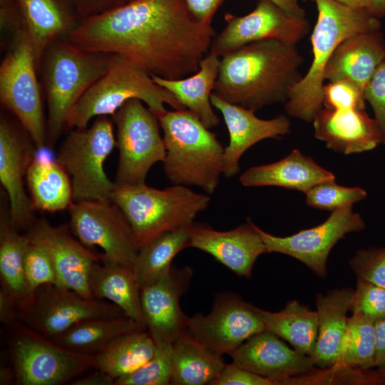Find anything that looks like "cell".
I'll return each mask as SVG.
<instances>
[{
  "mask_svg": "<svg viewBox=\"0 0 385 385\" xmlns=\"http://www.w3.org/2000/svg\"><path fill=\"white\" fill-rule=\"evenodd\" d=\"M36 146L29 133L4 115L0 119V182L9 201L14 225L27 230L36 220L35 210L24 186V176L35 158Z\"/></svg>",
  "mask_w": 385,
  "mask_h": 385,
  "instance_id": "17",
  "label": "cell"
},
{
  "mask_svg": "<svg viewBox=\"0 0 385 385\" xmlns=\"http://www.w3.org/2000/svg\"><path fill=\"white\" fill-rule=\"evenodd\" d=\"M323 107L332 109H365L364 93L347 80L328 82L322 90Z\"/></svg>",
  "mask_w": 385,
  "mask_h": 385,
  "instance_id": "43",
  "label": "cell"
},
{
  "mask_svg": "<svg viewBox=\"0 0 385 385\" xmlns=\"http://www.w3.org/2000/svg\"><path fill=\"white\" fill-rule=\"evenodd\" d=\"M173 344H156L153 356L130 374L115 380V385H168L172 374Z\"/></svg>",
  "mask_w": 385,
  "mask_h": 385,
  "instance_id": "38",
  "label": "cell"
},
{
  "mask_svg": "<svg viewBox=\"0 0 385 385\" xmlns=\"http://www.w3.org/2000/svg\"><path fill=\"white\" fill-rule=\"evenodd\" d=\"M369 12L380 19L385 16V0H368Z\"/></svg>",
  "mask_w": 385,
  "mask_h": 385,
  "instance_id": "53",
  "label": "cell"
},
{
  "mask_svg": "<svg viewBox=\"0 0 385 385\" xmlns=\"http://www.w3.org/2000/svg\"><path fill=\"white\" fill-rule=\"evenodd\" d=\"M314 136L328 148L344 155L360 153L381 144L376 122L365 109L323 107L314 118Z\"/></svg>",
  "mask_w": 385,
  "mask_h": 385,
  "instance_id": "23",
  "label": "cell"
},
{
  "mask_svg": "<svg viewBox=\"0 0 385 385\" xmlns=\"http://www.w3.org/2000/svg\"><path fill=\"white\" fill-rule=\"evenodd\" d=\"M192 223L157 236L141 246L133 265L140 288L165 274L176 255L188 247Z\"/></svg>",
  "mask_w": 385,
  "mask_h": 385,
  "instance_id": "35",
  "label": "cell"
},
{
  "mask_svg": "<svg viewBox=\"0 0 385 385\" xmlns=\"http://www.w3.org/2000/svg\"><path fill=\"white\" fill-rule=\"evenodd\" d=\"M303 63L296 43L278 39L252 42L220 57L213 93L254 112L285 103L302 77Z\"/></svg>",
  "mask_w": 385,
  "mask_h": 385,
  "instance_id": "2",
  "label": "cell"
},
{
  "mask_svg": "<svg viewBox=\"0 0 385 385\" xmlns=\"http://www.w3.org/2000/svg\"><path fill=\"white\" fill-rule=\"evenodd\" d=\"M374 323L366 317L352 314L342 338L334 367L369 369L374 366Z\"/></svg>",
  "mask_w": 385,
  "mask_h": 385,
  "instance_id": "37",
  "label": "cell"
},
{
  "mask_svg": "<svg viewBox=\"0 0 385 385\" xmlns=\"http://www.w3.org/2000/svg\"><path fill=\"white\" fill-rule=\"evenodd\" d=\"M220 64V57L208 53L200 61L199 69L190 76L178 79H166L155 76L152 78L210 129L217 126L220 121L210 101Z\"/></svg>",
  "mask_w": 385,
  "mask_h": 385,
  "instance_id": "29",
  "label": "cell"
},
{
  "mask_svg": "<svg viewBox=\"0 0 385 385\" xmlns=\"http://www.w3.org/2000/svg\"><path fill=\"white\" fill-rule=\"evenodd\" d=\"M71 1V0H70Z\"/></svg>",
  "mask_w": 385,
  "mask_h": 385,
  "instance_id": "56",
  "label": "cell"
},
{
  "mask_svg": "<svg viewBox=\"0 0 385 385\" xmlns=\"http://www.w3.org/2000/svg\"><path fill=\"white\" fill-rule=\"evenodd\" d=\"M88 283L93 298L116 305L126 316L145 329L141 307V288L133 266L116 263L100 253V260L90 272Z\"/></svg>",
  "mask_w": 385,
  "mask_h": 385,
  "instance_id": "27",
  "label": "cell"
},
{
  "mask_svg": "<svg viewBox=\"0 0 385 385\" xmlns=\"http://www.w3.org/2000/svg\"><path fill=\"white\" fill-rule=\"evenodd\" d=\"M317 19L310 36L312 61L307 73L291 88L285 103L291 117L312 123L323 108L324 73L332 55L346 38L381 29L379 19L367 9L351 8L334 0H310Z\"/></svg>",
  "mask_w": 385,
  "mask_h": 385,
  "instance_id": "3",
  "label": "cell"
},
{
  "mask_svg": "<svg viewBox=\"0 0 385 385\" xmlns=\"http://www.w3.org/2000/svg\"><path fill=\"white\" fill-rule=\"evenodd\" d=\"M30 199L35 210L54 212L68 210L73 202L71 178L56 160L34 158L26 173Z\"/></svg>",
  "mask_w": 385,
  "mask_h": 385,
  "instance_id": "31",
  "label": "cell"
},
{
  "mask_svg": "<svg viewBox=\"0 0 385 385\" xmlns=\"http://www.w3.org/2000/svg\"><path fill=\"white\" fill-rule=\"evenodd\" d=\"M138 330L146 329L126 315L98 317L79 322L51 339L70 350L94 356L117 337Z\"/></svg>",
  "mask_w": 385,
  "mask_h": 385,
  "instance_id": "33",
  "label": "cell"
},
{
  "mask_svg": "<svg viewBox=\"0 0 385 385\" xmlns=\"http://www.w3.org/2000/svg\"><path fill=\"white\" fill-rule=\"evenodd\" d=\"M34 48L26 27L12 36L0 65V101L30 135L36 149L46 147L41 86Z\"/></svg>",
  "mask_w": 385,
  "mask_h": 385,
  "instance_id": "9",
  "label": "cell"
},
{
  "mask_svg": "<svg viewBox=\"0 0 385 385\" xmlns=\"http://www.w3.org/2000/svg\"><path fill=\"white\" fill-rule=\"evenodd\" d=\"M125 315L116 305L86 298L58 284H47L21 299L16 323L49 339L62 334L83 320Z\"/></svg>",
  "mask_w": 385,
  "mask_h": 385,
  "instance_id": "11",
  "label": "cell"
},
{
  "mask_svg": "<svg viewBox=\"0 0 385 385\" xmlns=\"http://www.w3.org/2000/svg\"><path fill=\"white\" fill-rule=\"evenodd\" d=\"M278 6L286 11L287 12L299 16L305 17V11L300 6V2H304L306 0H271Z\"/></svg>",
  "mask_w": 385,
  "mask_h": 385,
  "instance_id": "52",
  "label": "cell"
},
{
  "mask_svg": "<svg viewBox=\"0 0 385 385\" xmlns=\"http://www.w3.org/2000/svg\"><path fill=\"white\" fill-rule=\"evenodd\" d=\"M225 26L213 38L209 53L222 57L252 42L278 39L297 43L310 31L305 17L292 15L271 0H258L255 9L244 16L225 14Z\"/></svg>",
  "mask_w": 385,
  "mask_h": 385,
  "instance_id": "14",
  "label": "cell"
},
{
  "mask_svg": "<svg viewBox=\"0 0 385 385\" xmlns=\"http://www.w3.org/2000/svg\"><path fill=\"white\" fill-rule=\"evenodd\" d=\"M8 327L16 384L61 385L93 367V355L70 350L18 322Z\"/></svg>",
  "mask_w": 385,
  "mask_h": 385,
  "instance_id": "10",
  "label": "cell"
},
{
  "mask_svg": "<svg viewBox=\"0 0 385 385\" xmlns=\"http://www.w3.org/2000/svg\"><path fill=\"white\" fill-rule=\"evenodd\" d=\"M24 282L25 295L23 298L42 285L58 283L56 272L50 256L41 245L31 239L24 258Z\"/></svg>",
  "mask_w": 385,
  "mask_h": 385,
  "instance_id": "40",
  "label": "cell"
},
{
  "mask_svg": "<svg viewBox=\"0 0 385 385\" xmlns=\"http://www.w3.org/2000/svg\"><path fill=\"white\" fill-rule=\"evenodd\" d=\"M26 27L17 0H0V29L3 36L11 38ZM10 41V40H9Z\"/></svg>",
  "mask_w": 385,
  "mask_h": 385,
  "instance_id": "46",
  "label": "cell"
},
{
  "mask_svg": "<svg viewBox=\"0 0 385 385\" xmlns=\"http://www.w3.org/2000/svg\"><path fill=\"white\" fill-rule=\"evenodd\" d=\"M18 301L8 292L0 289V321L6 327L16 323Z\"/></svg>",
  "mask_w": 385,
  "mask_h": 385,
  "instance_id": "49",
  "label": "cell"
},
{
  "mask_svg": "<svg viewBox=\"0 0 385 385\" xmlns=\"http://www.w3.org/2000/svg\"><path fill=\"white\" fill-rule=\"evenodd\" d=\"M306 203L315 209L334 211L352 206L365 199L366 190L360 187H346L330 180L316 185L306 193Z\"/></svg>",
  "mask_w": 385,
  "mask_h": 385,
  "instance_id": "39",
  "label": "cell"
},
{
  "mask_svg": "<svg viewBox=\"0 0 385 385\" xmlns=\"http://www.w3.org/2000/svg\"><path fill=\"white\" fill-rule=\"evenodd\" d=\"M265 330L256 307L231 292L220 294L211 312L188 318V332L220 354H230L251 336Z\"/></svg>",
  "mask_w": 385,
  "mask_h": 385,
  "instance_id": "16",
  "label": "cell"
},
{
  "mask_svg": "<svg viewBox=\"0 0 385 385\" xmlns=\"http://www.w3.org/2000/svg\"><path fill=\"white\" fill-rule=\"evenodd\" d=\"M364 97L373 109L381 144L385 145V60L377 67L365 86Z\"/></svg>",
  "mask_w": 385,
  "mask_h": 385,
  "instance_id": "44",
  "label": "cell"
},
{
  "mask_svg": "<svg viewBox=\"0 0 385 385\" xmlns=\"http://www.w3.org/2000/svg\"><path fill=\"white\" fill-rule=\"evenodd\" d=\"M115 145L113 124L106 115L96 117L89 127L68 131L56 161L71 178L73 201L111 202L115 183L108 178L103 164Z\"/></svg>",
  "mask_w": 385,
  "mask_h": 385,
  "instance_id": "8",
  "label": "cell"
},
{
  "mask_svg": "<svg viewBox=\"0 0 385 385\" xmlns=\"http://www.w3.org/2000/svg\"><path fill=\"white\" fill-rule=\"evenodd\" d=\"M155 349L156 344L146 330L126 333L94 355L93 367L115 380L143 366Z\"/></svg>",
  "mask_w": 385,
  "mask_h": 385,
  "instance_id": "34",
  "label": "cell"
},
{
  "mask_svg": "<svg viewBox=\"0 0 385 385\" xmlns=\"http://www.w3.org/2000/svg\"><path fill=\"white\" fill-rule=\"evenodd\" d=\"M69 227L85 246H97L107 259L133 266L138 248L131 227L121 210L111 202L73 201L68 209Z\"/></svg>",
  "mask_w": 385,
  "mask_h": 385,
  "instance_id": "13",
  "label": "cell"
},
{
  "mask_svg": "<svg viewBox=\"0 0 385 385\" xmlns=\"http://www.w3.org/2000/svg\"><path fill=\"white\" fill-rule=\"evenodd\" d=\"M111 201L126 217L138 250L162 233L193 223L210 197L184 185L157 189L145 183L115 185Z\"/></svg>",
  "mask_w": 385,
  "mask_h": 385,
  "instance_id": "6",
  "label": "cell"
},
{
  "mask_svg": "<svg viewBox=\"0 0 385 385\" xmlns=\"http://www.w3.org/2000/svg\"><path fill=\"white\" fill-rule=\"evenodd\" d=\"M361 216L346 206L332 212L320 225L286 237L270 234L257 227L268 252L290 256L304 264L319 277L327 275L328 256L337 242L346 234L365 229Z\"/></svg>",
  "mask_w": 385,
  "mask_h": 385,
  "instance_id": "15",
  "label": "cell"
},
{
  "mask_svg": "<svg viewBox=\"0 0 385 385\" xmlns=\"http://www.w3.org/2000/svg\"><path fill=\"white\" fill-rule=\"evenodd\" d=\"M80 20L115 9L133 0H71Z\"/></svg>",
  "mask_w": 385,
  "mask_h": 385,
  "instance_id": "47",
  "label": "cell"
},
{
  "mask_svg": "<svg viewBox=\"0 0 385 385\" xmlns=\"http://www.w3.org/2000/svg\"><path fill=\"white\" fill-rule=\"evenodd\" d=\"M70 384L72 385H115V380L106 373L97 369L79 378H76Z\"/></svg>",
  "mask_w": 385,
  "mask_h": 385,
  "instance_id": "51",
  "label": "cell"
},
{
  "mask_svg": "<svg viewBox=\"0 0 385 385\" xmlns=\"http://www.w3.org/2000/svg\"><path fill=\"white\" fill-rule=\"evenodd\" d=\"M30 242L28 235L20 234L11 222L9 211L0 216L1 288L19 302L25 295L24 258Z\"/></svg>",
  "mask_w": 385,
  "mask_h": 385,
  "instance_id": "36",
  "label": "cell"
},
{
  "mask_svg": "<svg viewBox=\"0 0 385 385\" xmlns=\"http://www.w3.org/2000/svg\"><path fill=\"white\" fill-rule=\"evenodd\" d=\"M275 382L246 370L235 363L226 364L211 385H274Z\"/></svg>",
  "mask_w": 385,
  "mask_h": 385,
  "instance_id": "45",
  "label": "cell"
},
{
  "mask_svg": "<svg viewBox=\"0 0 385 385\" xmlns=\"http://www.w3.org/2000/svg\"><path fill=\"white\" fill-rule=\"evenodd\" d=\"M215 35L184 0H133L81 19L68 39L86 51L123 56L151 76L178 79L199 69Z\"/></svg>",
  "mask_w": 385,
  "mask_h": 385,
  "instance_id": "1",
  "label": "cell"
},
{
  "mask_svg": "<svg viewBox=\"0 0 385 385\" xmlns=\"http://www.w3.org/2000/svg\"><path fill=\"white\" fill-rule=\"evenodd\" d=\"M222 354L202 344L188 332L173 343L170 384H210L225 366Z\"/></svg>",
  "mask_w": 385,
  "mask_h": 385,
  "instance_id": "30",
  "label": "cell"
},
{
  "mask_svg": "<svg viewBox=\"0 0 385 385\" xmlns=\"http://www.w3.org/2000/svg\"><path fill=\"white\" fill-rule=\"evenodd\" d=\"M349 264L357 279L385 288V247L359 250Z\"/></svg>",
  "mask_w": 385,
  "mask_h": 385,
  "instance_id": "42",
  "label": "cell"
},
{
  "mask_svg": "<svg viewBox=\"0 0 385 385\" xmlns=\"http://www.w3.org/2000/svg\"><path fill=\"white\" fill-rule=\"evenodd\" d=\"M385 60V38L377 31H364L344 40L325 68L328 82L347 80L363 93L377 67Z\"/></svg>",
  "mask_w": 385,
  "mask_h": 385,
  "instance_id": "24",
  "label": "cell"
},
{
  "mask_svg": "<svg viewBox=\"0 0 385 385\" xmlns=\"http://www.w3.org/2000/svg\"><path fill=\"white\" fill-rule=\"evenodd\" d=\"M229 355L236 365L272 379L276 384H286L294 376L316 369L310 356L289 347L268 330L251 336Z\"/></svg>",
  "mask_w": 385,
  "mask_h": 385,
  "instance_id": "20",
  "label": "cell"
},
{
  "mask_svg": "<svg viewBox=\"0 0 385 385\" xmlns=\"http://www.w3.org/2000/svg\"><path fill=\"white\" fill-rule=\"evenodd\" d=\"M39 71L43 54L54 41L68 38L81 21L70 0H17Z\"/></svg>",
  "mask_w": 385,
  "mask_h": 385,
  "instance_id": "26",
  "label": "cell"
},
{
  "mask_svg": "<svg viewBox=\"0 0 385 385\" xmlns=\"http://www.w3.org/2000/svg\"><path fill=\"white\" fill-rule=\"evenodd\" d=\"M26 234L50 256L58 284L84 297L93 298L89 288V274L93 265L100 260V254L91 251L78 240L69 225L53 226L45 219L36 220Z\"/></svg>",
  "mask_w": 385,
  "mask_h": 385,
  "instance_id": "19",
  "label": "cell"
},
{
  "mask_svg": "<svg viewBox=\"0 0 385 385\" xmlns=\"http://www.w3.org/2000/svg\"><path fill=\"white\" fill-rule=\"evenodd\" d=\"M188 247L208 253L237 275L250 278L256 260L268 253L256 226L250 220L228 231L192 223Z\"/></svg>",
  "mask_w": 385,
  "mask_h": 385,
  "instance_id": "21",
  "label": "cell"
},
{
  "mask_svg": "<svg viewBox=\"0 0 385 385\" xmlns=\"http://www.w3.org/2000/svg\"><path fill=\"white\" fill-rule=\"evenodd\" d=\"M353 289H334L326 294L316 295L318 333L311 356L314 364L320 369L334 367L345 333Z\"/></svg>",
  "mask_w": 385,
  "mask_h": 385,
  "instance_id": "28",
  "label": "cell"
},
{
  "mask_svg": "<svg viewBox=\"0 0 385 385\" xmlns=\"http://www.w3.org/2000/svg\"><path fill=\"white\" fill-rule=\"evenodd\" d=\"M374 366L385 370V319L374 324Z\"/></svg>",
  "mask_w": 385,
  "mask_h": 385,
  "instance_id": "50",
  "label": "cell"
},
{
  "mask_svg": "<svg viewBox=\"0 0 385 385\" xmlns=\"http://www.w3.org/2000/svg\"><path fill=\"white\" fill-rule=\"evenodd\" d=\"M119 160L115 185L145 183L150 168L163 162L165 147L158 117L139 99L125 102L113 115Z\"/></svg>",
  "mask_w": 385,
  "mask_h": 385,
  "instance_id": "12",
  "label": "cell"
},
{
  "mask_svg": "<svg viewBox=\"0 0 385 385\" xmlns=\"http://www.w3.org/2000/svg\"><path fill=\"white\" fill-rule=\"evenodd\" d=\"M139 99L156 116L166 111L185 109L168 90L126 57L113 54L106 72L82 96L70 111L66 128H84L93 118L113 115L125 102Z\"/></svg>",
  "mask_w": 385,
  "mask_h": 385,
  "instance_id": "7",
  "label": "cell"
},
{
  "mask_svg": "<svg viewBox=\"0 0 385 385\" xmlns=\"http://www.w3.org/2000/svg\"><path fill=\"white\" fill-rule=\"evenodd\" d=\"M349 311L351 314L366 317L374 324L385 319V288L357 279Z\"/></svg>",
  "mask_w": 385,
  "mask_h": 385,
  "instance_id": "41",
  "label": "cell"
},
{
  "mask_svg": "<svg viewBox=\"0 0 385 385\" xmlns=\"http://www.w3.org/2000/svg\"><path fill=\"white\" fill-rule=\"evenodd\" d=\"M113 54L86 51L68 38H58L46 50L39 71L46 93V147L53 148L66 129L73 107L108 70Z\"/></svg>",
  "mask_w": 385,
  "mask_h": 385,
  "instance_id": "5",
  "label": "cell"
},
{
  "mask_svg": "<svg viewBox=\"0 0 385 385\" xmlns=\"http://www.w3.org/2000/svg\"><path fill=\"white\" fill-rule=\"evenodd\" d=\"M239 180L245 187L274 186L306 193L317 184L335 180V175L294 149L277 162L247 169Z\"/></svg>",
  "mask_w": 385,
  "mask_h": 385,
  "instance_id": "25",
  "label": "cell"
},
{
  "mask_svg": "<svg viewBox=\"0 0 385 385\" xmlns=\"http://www.w3.org/2000/svg\"><path fill=\"white\" fill-rule=\"evenodd\" d=\"M265 330L289 342L301 354L312 356L317 342L318 321L313 311L297 300H292L279 312H270L256 307Z\"/></svg>",
  "mask_w": 385,
  "mask_h": 385,
  "instance_id": "32",
  "label": "cell"
},
{
  "mask_svg": "<svg viewBox=\"0 0 385 385\" xmlns=\"http://www.w3.org/2000/svg\"><path fill=\"white\" fill-rule=\"evenodd\" d=\"M334 1L341 4H343L344 6H346L351 8L365 9L369 11L368 0H334Z\"/></svg>",
  "mask_w": 385,
  "mask_h": 385,
  "instance_id": "55",
  "label": "cell"
},
{
  "mask_svg": "<svg viewBox=\"0 0 385 385\" xmlns=\"http://www.w3.org/2000/svg\"><path fill=\"white\" fill-rule=\"evenodd\" d=\"M225 0H184L188 11L197 21L211 24L217 10Z\"/></svg>",
  "mask_w": 385,
  "mask_h": 385,
  "instance_id": "48",
  "label": "cell"
},
{
  "mask_svg": "<svg viewBox=\"0 0 385 385\" xmlns=\"http://www.w3.org/2000/svg\"><path fill=\"white\" fill-rule=\"evenodd\" d=\"M192 270L186 266L170 270L154 283L141 288L144 325L156 344H173L188 332V317L180 299L186 292Z\"/></svg>",
  "mask_w": 385,
  "mask_h": 385,
  "instance_id": "18",
  "label": "cell"
},
{
  "mask_svg": "<svg viewBox=\"0 0 385 385\" xmlns=\"http://www.w3.org/2000/svg\"><path fill=\"white\" fill-rule=\"evenodd\" d=\"M210 101L212 106L221 113L229 133V144L224 152L223 175L226 178L234 177L239 173L242 155L253 145L290 132V121L283 114L265 120L258 118L253 111L226 101L214 93Z\"/></svg>",
  "mask_w": 385,
  "mask_h": 385,
  "instance_id": "22",
  "label": "cell"
},
{
  "mask_svg": "<svg viewBox=\"0 0 385 385\" xmlns=\"http://www.w3.org/2000/svg\"><path fill=\"white\" fill-rule=\"evenodd\" d=\"M14 381H15V374L13 367L1 366L0 368V384H11Z\"/></svg>",
  "mask_w": 385,
  "mask_h": 385,
  "instance_id": "54",
  "label": "cell"
},
{
  "mask_svg": "<svg viewBox=\"0 0 385 385\" xmlns=\"http://www.w3.org/2000/svg\"><path fill=\"white\" fill-rule=\"evenodd\" d=\"M157 117L163 132L168 180L213 193L224 170L225 148L216 134L188 109L166 110Z\"/></svg>",
  "mask_w": 385,
  "mask_h": 385,
  "instance_id": "4",
  "label": "cell"
}]
</instances>
